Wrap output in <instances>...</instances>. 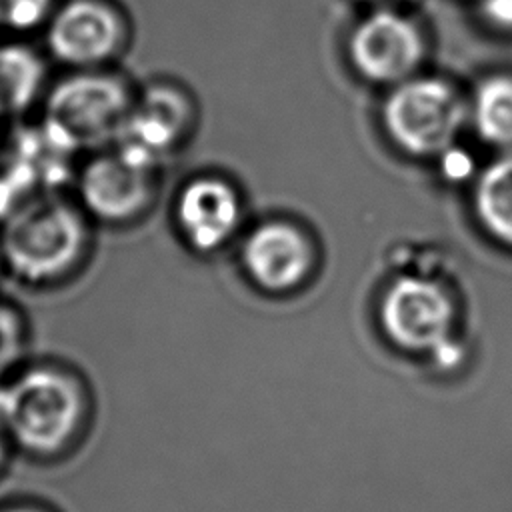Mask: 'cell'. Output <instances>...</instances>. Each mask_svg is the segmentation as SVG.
<instances>
[{"label":"cell","instance_id":"6da1fadb","mask_svg":"<svg viewBox=\"0 0 512 512\" xmlns=\"http://www.w3.org/2000/svg\"><path fill=\"white\" fill-rule=\"evenodd\" d=\"M98 228L70 188L30 194L0 222L6 280L28 292H58L90 268Z\"/></svg>","mask_w":512,"mask_h":512},{"label":"cell","instance_id":"7a4b0ae2","mask_svg":"<svg viewBox=\"0 0 512 512\" xmlns=\"http://www.w3.org/2000/svg\"><path fill=\"white\" fill-rule=\"evenodd\" d=\"M90 412V382L68 358L30 354L0 380V424L24 452L60 454L82 434Z\"/></svg>","mask_w":512,"mask_h":512},{"label":"cell","instance_id":"3957f363","mask_svg":"<svg viewBox=\"0 0 512 512\" xmlns=\"http://www.w3.org/2000/svg\"><path fill=\"white\" fill-rule=\"evenodd\" d=\"M136 86L122 66L58 70L32 122L58 154L76 162L120 140Z\"/></svg>","mask_w":512,"mask_h":512},{"label":"cell","instance_id":"277c9868","mask_svg":"<svg viewBox=\"0 0 512 512\" xmlns=\"http://www.w3.org/2000/svg\"><path fill=\"white\" fill-rule=\"evenodd\" d=\"M164 168L114 144L78 158L68 188L98 230L126 232L158 210Z\"/></svg>","mask_w":512,"mask_h":512},{"label":"cell","instance_id":"5b68a950","mask_svg":"<svg viewBox=\"0 0 512 512\" xmlns=\"http://www.w3.org/2000/svg\"><path fill=\"white\" fill-rule=\"evenodd\" d=\"M134 44V24L114 0H60L40 34L56 70L122 66Z\"/></svg>","mask_w":512,"mask_h":512},{"label":"cell","instance_id":"8992f818","mask_svg":"<svg viewBox=\"0 0 512 512\" xmlns=\"http://www.w3.org/2000/svg\"><path fill=\"white\" fill-rule=\"evenodd\" d=\"M200 108L194 92L180 78L152 74L138 80L128 120L116 144L166 166L196 134Z\"/></svg>","mask_w":512,"mask_h":512},{"label":"cell","instance_id":"52a82bcc","mask_svg":"<svg viewBox=\"0 0 512 512\" xmlns=\"http://www.w3.org/2000/svg\"><path fill=\"white\" fill-rule=\"evenodd\" d=\"M384 126L390 138L412 156H436L452 148L462 124L464 104L442 80L412 78L386 98Z\"/></svg>","mask_w":512,"mask_h":512},{"label":"cell","instance_id":"ba28073f","mask_svg":"<svg viewBox=\"0 0 512 512\" xmlns=\"http://www.w3.org/2000/svg\"><path fill=\"white\" fill-rule=\"evenodd\" d=\"M242 222V198L236 186L212 172L184 178L168 202V224L184 250L212 256L236 236Z\"/></svg>","mask_w":512,"mask_h":512},{"label":"cell","instance_id":"9c48e42d","mask_svg":"<svg viewBox=\"0 0 512 512\" xmlns=\"http://www.w3.org/2000/svg\"><path fill=\"white\" fill-rule=\"evenodd\" d=\"M380 322L398 348L442 354L450 350L454 304L436 282L402 276L380 302Z\"/></svg>","mask_w":512,"mask_h":512},{"label":"cell","instance_id":"30bf717a","mask_svg":"<svg viewBox=\"0 0 512 512\" xmlns=\"http://www.w3.org/2000/svg\"><path fill=\"white\" fill-rule=\"evenodd\" d=\"M424 52L418 28L394 14L376 12L350 38V58L356 70L372 82H404L420 64Z\"/></svg>","mask_w":512,"mask_h":512},{"label":"cell","instance_id":"8fae6325","mask_svg":"<svg viewBox=\"0 0 512 512\" xmlns=\"http://www.w3.org/2000/svg\"><path fill=\"white\" fill-rule=\"evenodd\" d=\"M312 246L288 222H264L246 234L240 262L246 276L266 292L296 288L312 268Z\"/></svg>","mask_w":512,"mask_h":512},{"label":"cell","instance_id":"7c38bea8","mask_svg":"<svg viewBox=\"0 0 512 512\" xmlns=\"http://www.w3.org/2000/svg\"><path fill=\"white\" fill-rule=\"evenodd\" d=\"M56 68L32 40L0 38V126L30 122Z\"/></svg>","mask_w":512,"mask_h":512},{"label":"cell","instance_id":"4fadbf2b","mask_svg":"<svg viewBox=\"0 0 512 512\" xmlns=\"http://www.w3.org/2000/svg\"><path fill=\"white\" fill-rule=\"evenodd\" d=\"M474 212L494 240L512 248V156L492 162L478 176Z\"/></svg>","mask_w":512,"mask_h":512},{"label":"cell","instance_id":"5bb4252c","mask_svg":"<svg viewBox=\"0 0 512 512\" xmlns=\"http://www.w3.org/2000/svg\"><path fill=\"white\" fill-rule=\"evenodd\" d=\"M472 120L482 140L512 146V76H492L478 86Z\"/></svg>","mask_w":512,"mask_h":512},{"label":"cell","instance_id":"9a60e30c","mask_svg":"<svg viewBox=\"0 0 512 512\" xmlns=\"http://www.w3.org/2000/svg\"><path fill=\"white\" fill-rule=\"evenodd\" d=\"M32 340L26 308L0 292V380L30 356Z\"/></svg>","mask_w":512,"mask_h":512},{"label":"cell","instance_id":"2e32d148","mask_svg":"<svg viewBox=\"0 0 512 512\" xmlns=\"http://www.w3.org/2000/svg\"><path fill=\"white\" fill-rule=\"evenodd\" d=\"M60 0H0V38H40Z\"/></svg>","mask_w":512,"mask_h":512},{"label":"cell","instance_id":"e0dca14e","mask_svg":"<svg viewBox=\"0 0 512 512\" xmlns=\"http://www.w3.org/2000/svg\"><path fill=\"white\" fill-rule=\"evenodd\" d=\"M488 20L502 28H512V0H478Z\"/></svg>","mask_w":512,"mask_h":512},{"label":"cell","instance_id":"ac0fdd59","mask_svg":"<svg viewBox=\"0 0 512 512\" xmlns=\"http://www.w3.org/2000/svg\"><path fill=\"white\" fill-rule=\"evenodd\" d=\"M442 160H444V172L448 174V178H460L464 176L472 162L468 156L462 154V150H454V148H448L444 154H442Z\"/></svg>","mask_w":512,"mask_h":512},{"label":"cell","instance_id":"d6986e66","mask_svg":"<svg viewBox=\"0 0 512 512\" xmlns=\"http://www.w3.org/2000/svg\"><path fill=\"white\" fill-rule=\"evenodd\" d=\"M8 436H6V432H4V428H2V424H0V464H2V460H4V456H6V448H8Z\"/></svg>","mask_w":512,"mask_h":512},{"label":"cell","instance_id":"ffe728a7","mask_svg":"<svg viewBox=\"0 0 512 512\" xmlns=\"http://www.w3.org/2000/svg\"><path fill=\"white\" fill-rule=\"evenodd\" d=\"M2 512H44V510H38V508H32V506H16V508H6Z\"/></svg>","mask_w":512,"mask_h":512},{"label":"cell","instance_id":"44dd1931","mask_svg":"<svg viewBox=\"0 0 512 512\" xmlns=\"http://www.w3.org/2000/svg\"><path fill=\"white\" fill-rule=\"evenodd\" d=\"M6 280V274H4V266H2V256H0V284Z\"/></svg>","mask_w":512,"mask_h":512},{"label":"cell","instance_id":"7402d4cb","mask_svg":"<svg viewBox=\"0 0 512 512\" xmlns=\"http://www.w3.org/2000/svg\"><path fill=\"white\" fill-rule=\"evenodd\" d=\"M2 128H6V126H0V130H2ZM0 142H2V138H0Z\"/></svg>","mask_w":512,"mask_h":512}]
</instances>
